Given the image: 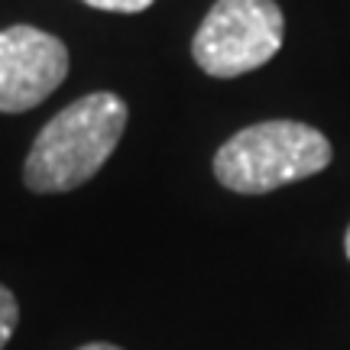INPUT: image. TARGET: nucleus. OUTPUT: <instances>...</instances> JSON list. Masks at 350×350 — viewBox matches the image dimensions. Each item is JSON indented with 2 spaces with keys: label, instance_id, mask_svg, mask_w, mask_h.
Listing matches in <instances>:
<instances>
[{
  "label": "nucleus",
  "instance_id": "f257e3e1",
  "mask_svg": "<svg viewBox=\"0 0 350 350\" xmlns=\"http://www.w3.org/2000/svg\"><path fill=\"white\" fill-rule=\"evenodd\" d=\"M126 100L94 91L72 100L39 130L23 165V182L36 195L75 191L100 172L126 130Z\"/></svg>",
  "mask_w": 350,
  "mask_h": 350
},
{
  "label": "nucleus",
  "instance_id": "f03ea898",
  "mask_svg": "<svg viewBox=\"0 0 350 350\" xmlns=\"http://www.w3.org/2000/svg\"><path fill=\"white\" fill-rule=\"evenodd\" d=\"M334 159L331 139L299 120L243 126L214 152V178L237 195H266L325 172Z\"/></svg>",
  "mask_w": 350,
  "mask_h": 350
},
{
  "label": "nucleus",
  "instance_id": "7ed1b4c3",
  "mask_svg": "<svg viewBox=\"0 0 350 350\" xmlns=\"http://www.w3.org/2000/svg\"><path fill=\"white\" fill-rule=\"evenodd\" d=\"M286 16L275 0H214L191 39V59L204 75L256 72L282 49Z\"/></svg>",
  "mask_w": 350,
  "mask_h": 350
},
{
  "label": "nucleus",
  "instance_id": "20e7f679",
  "mask_svg": "<svg viewBox=\"0 0 350 350\" xmlns=\"http://www.w3.org/2000/svg\"><path fill=\"white\" fill-rule=\"evenodd\" d=\"M68 75V49L59 36L29 23L0 29V113L39 107Z\"/></svg>",
  "mask_w": 350,
  "mask_h": 350
},
{
  "label": "nucleus",
  "instance_id": "39448f33",
  "mask_svg": "<svg viewBox=\"0 0 350 350\" xmlns=\"http://www.w3.org/2000/svg\"><path fill=\"white\" fill-rule=\"evenodd\" d=\"M16 325H20V301L7 286H0V350L7 347Z\"/></svg>",
  "mask_w": 350,
  "mask_h": 350
},
{
  "label": "nucleus",
  "instance_id": "423d86ee",
  "mask_svg": "<svg viewBox=\"0 0 350 350\" xmlns=\"http://www.w3.org/2000/svg\"><path fill=\"white\" fill-rule=\"evenodd\" d=\"M94 10H107V13H143L150 10L156 0H81Z\"/></svg>",
  "mask_w": 350,
  "mask_h": 350
},
{
  "label": "nucleus",
  "instance_id": "0eeeda50",
  "mask_svg": "<svg viewBox=\"0 0 350 350\" xmlns=\"http://www.w3.org/2000/svg\"><path fill=\"white\" fill-rule=\"evenodd\" d=\"M78 350H124V347H117V344H107V340H91V344H85V347H78Z\"/></svg>",
  "mask_w": 350,
  "mask_h": 350
},
{
  "label": "nucleus",
  "instance_id": "6e6552de",
  "mask_svg": "<svg viewBox=\"0 0 350 350\" xmlns=\"http://www.w3.org/2000/svg\"><path fill=\"white\" fill-rule=\"evenodd\" d=\"M344 250H347V260H350V227H347V234H344Z\"/></svg>",
  "mask_w": 350,
  "mask_h": 350
}]
</instances>
